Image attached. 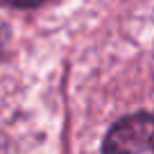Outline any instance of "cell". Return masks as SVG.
<instances>
[{
    "instance_id": "3957f363",
    "label": "cell",
    "mask_w": 154,
    "mask_h": 154,
    "mask_svg": "<svg viewBox=\"0 0 154 154\" xmlns=\"http://www.w3.org/2000/svg\"><path fill=\"white\" fill-rule=\"evenodd\" d=\"M11 7H36V5H43L45 0H2Z\"/></svg>"
},
{
    "instance_id": "7a4b0ae2",
    "label": "cell",
    "mask_w": 154,
    "mask_h": 154,
    "mask_svg": "<svg viewBox=\"0 0 154 154\" xmlns=\"http://www.w3.org/2000/svg\"><path fill=\"white\" fill-rule=\"evenodd\" d=\"M9 38H11V32H9V25L0 18V57L5 54L7 45H9Z\"/></svg>"
},
{
    "instance_id": "6da1fadb",
    "label": "cell",
    "mask_w": 154,
    "mask_h": 154,
    "mask_svg": "<svg viewBox=\"0 0 154 154\" xmlns=\"http://www.w3.org/2000/svg\"><path fill=\"white\" fill-rule=\"evenodd\" d=\"M102 147L104 152H152V116L138 113L116 122Z\"/></svg>"
}]
</instances>
